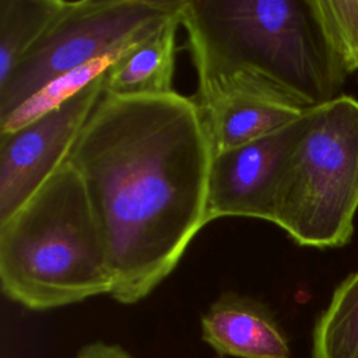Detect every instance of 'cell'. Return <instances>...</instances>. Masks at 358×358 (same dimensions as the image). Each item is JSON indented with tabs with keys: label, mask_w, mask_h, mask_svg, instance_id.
I'll list each match as a JSON object with an SVG mask.
<instances>
[{
	"label": "cell",
	"mask_w": 358,
	"mask_h": 358,
	"mask_svg": "<svg viewBox=\"0 0 358 358\" xmlns=\"http://www.w3.org/2000/svg\"><path fill=\"white\" fill-rule=\"evenodd\" d=\"M211 159L192 96L103 92L67 162L83 178L103 236L115 301L145 298L208 224Z\"/></svg>",
	"instance_id": "6da1fadb"
},
{
	"label": "cell",
	"mask_w": 358,
	"mask_h": 358,
	"mask_svg": "<svg viewBox=\"0 0 358 358\" xmlns=\"http://www.w3.org/2000/svg\"><path fill=\"white\" fill-rule=\"evenodd\" d=\"M179 20L199 106L242 94L306 110L340 95L347 71L313 0H183Z\"/></svg>",
	"instance_id": "7a4b0ae2"
},
{
	"label": "cell",
	"mask_w": 358,
	"mask_h": 358,
	"mask_svg": "<svg viewBox=\"0 0 358 358\" xmlns=\"http://www.w3.org/2000/svg\"><path fill=\"white\" fill-rule=\"evenodd\" d=\"M0 282L8 299L32 310L110 295L106 245L70 162L0 222Z\"/></svg>",
	"instance_id": "3957f363"
},
{
	"label": "cell",
	"mask_w": 358,
	"mask_h": 358,
	"mask_svg": "<svg viewBox=\"0 0 358 358\" xmlns=\"http://www.w3.org/2000/svg\"><path fill=\"white\" fill-rule=\"evenodd\" d=\"M358 210V99L338 95L312 108L287 159L271 222L302 246H344Z\"/></svg>",
	"instance_id": "277c9868"
},
{
	"label": "cell",
	"mask_w": 358,
	"mask_h": 358,
	"mask_svg": "<svg viewBox=\"0 0 358 358\" xmlns=\"http://www.w3.org/2000/svg\"><path fill=\"white\" fill-rule=\"evenodd\" d=\"M183 0H78L62 4L42 36L0 81V120L57 78L116 60L179 13Z\"/></svg>",
	"instance_id": "5b68a950"
},
{
	"label": "cell",
	"mask_w": 358,
	"mask_h": 358,
	"mask_svg": "<svg viewBox=\"0 0 358 358\" xmlns=\"http://www.w3.org/2000/svg\"><path fill=\"white\" fill-rule=\"evenodd\" d=\"M105 92V73L11 131L0 133V222L13 215L66 161Z\"/></svg>",
	"instance_id": "8992f818"
},
{
	"label": "cell",
	"mask_w": 358,
	"mask_h": 358,
	"mask_svg": "<svg viewBox=\"0 0 358 358\" xmlns=\"http://www.w3.org/2000/svg\"><path fill=\"white\" fill-rule=\"evenodd\" d=\"M310 109L250 143L213 155L207 222L222 217L270 221L282 169L302 137Z\"/></svg>",
	"instance_id": "52a82bcc"
},
{
	"label": "cell",
	"mask_w": 358,
	"mask_h": 358,
	"mask_svg": "<svg viewBox=\"0 0 358 358\" xmlns=\"http://www.w3.org/2000/svg\"><path fill=\"white\" fill-rule=\"evenodd\" d=\"M201 338L218 355L289 358V345L262 301L232 291L221 294L201 316Z\"/></svg>",
	"instance_id": "ba28073f"
},
{
	"label": "cell",
	"mask_w": 358,
	"mask_h": 358,
	"mask_svg": "<svg viewBox=\"0 0 358 358\" xmlns=\"http://www.w3.org/2000/svg\"><path fill=\"white\" fill-rule=\"evenodd\" d=\"M179 25L178 13L152 35L120 55L105 71V92L115 96H154L173 92Z\"/></svg>",
	"instance_id": "9c48e42d"
},
{
	"label": "cell",
	"mask_w": 358,
	"mask_h": 358,
	"mask_svg": "<svg viewBox=\"0 0 358 358\" xmlns=\"http://www.w3.org/2000/svg\"><path fill=\"white\" fill-rule=\"evenodd\" d=\"M213 155L260 138L298 119L305 110L252 95H227L199 106Z\"/></svg>",
	"instance_id": "30bf717a"
},
{
	"label": "cell",
	"mask_w": 358,
	"mask_h": 358,
	"mask_svg": "<svg viewBox=\"0 0 358 358\" xmlns=\"http://www.w3.org/2000/svg\"><path fill=\"white\" fill-rule=\"evenodd\" d=\"M312 358H358V270L334 289L317 317Z\"/></svg>",
	"instance_id": "8fae6325"
},
{
	"label": "cell",
	"mask_w": 358,
	"mask_h": 358,
	"mask_svg": "<svg viewBox=\"0 0 358 358\" xmlns=\"http://www.w3.org/2000/svg\"><path fill=\"white\" fill-rule=\"evenodd\" d=\"M62 0H0V81L42 36Z\"/></svg>",
	"instance_id": "7c38bea8"
},
{
	"label": "cell",
	"mask_w": 358,
	"mask_h": 358,
	"mask_svg": "<svg viewBox=\"0 0 358 358\" xmlns=\"http://www.w3.org/2000/svg\"><path fill=\"white\" fill-rule=\"evenodd\" d=\"M313 7L347 74L358 73V0H313Z\"/></svg>",
	"instance_id": "4fadbf2b"
},
{
	"label": "cell",
	"mask_w": 358,
	"mask_h": 358,
	"mask_svg": "<svg viewBox=\"0 0 358 358\" xmlns=\"http://www.w3.org/2000/svg\"><path fill=\"white\" fill-rule=\"evenodd\" d=\"M74 358H134L119 344L95 341L84 345Z\"/></svg>",
	"instance_id": "5bb4252c"
}]
</instances>
